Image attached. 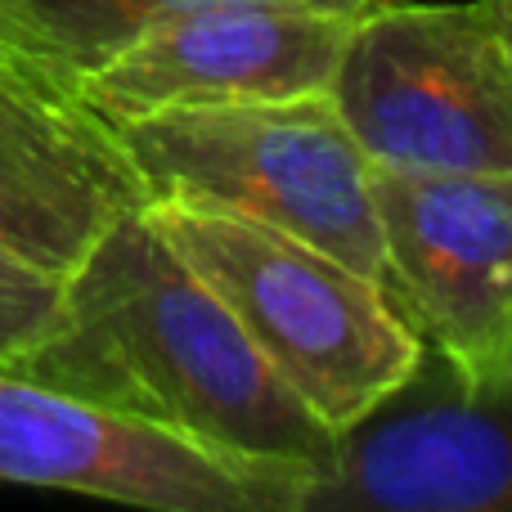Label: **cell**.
<instances>
[{
    "label": "cell",
    "mask_w": 512,
    "mask_h": 512,
    "mask_svg": "<svg viewBox=\"0 0 512 512\" xmlns=\"http://www.w3.org/2000/svg\"><path fill=\"white\" fill-rule=\"evenodd\" d=\"M9 369L288 481L301 512L337 468V432L292 396L144 212L81 256L54 319Z\"/></svg>",
    "instance_id": "obj_1"
},
{
    "label": "cell",
    "mask_w": 512,
    "mask_h": 512,
    "mask_svg": "<svg viewBox=\"0 0 512 512\" xmlns=\"http://www.w3.org/2000/svg\"><path fill=\"white\" fill-rule=\"evenodd\" d=\"M144 216L225 301L292 396L333 432L414 373L423 337L378 279L230 207L153 198Z\"/></svg>",
    "instance_id": "obj_2"
},
{
    "label": "cell",
    "mask_w": 512,
    "mask_h": 512,
    "mask_svg": "<svg viewBox=\"0 0 512 512\" xmlns=\"http://www.w3.org/2000/svg\"><path fill=\"white\" fill-rule=\"evenodd\" d=\"M153 198L243 212L382 283L373 158L328 95L162 108L117 122Z\"/></svg>",
    "instance_id": "obj_3"
},
{
    "label": "cell",
    "mask_w": 512,
    "mask_h": 512,
    "mask_svg": "<svg viewBox=\"0 0 512 512\" xmlns=\"http://www.w3.org/2000/svg\"><path fill=\"white\" fill-rule=\"evenodd\" d=\"M328 99L382 167L512 176V59L486 0H382L355 18Z\"/></svg>",
    "instance_id": "obj_4"
},
{
    "label": "cell",
    "mask_w": 512,
    "mask_h": 512,
    "mask_svg": "<svg viewBox=\"0 0 512 512\" xmlns=\"http://www.w3.org/2000/svg\"><path fill=\"white\" fill-rule=\"evenodd\" d=\"M382 288L472 382L512 378V176L373 162Z\"/></svg>",
    "instance_id": "obj_5"
},
{
    "label": "cell",
    "mask_w": 512,
    "mask_h": 512,
    "mask_svg": "<svg viewBox=\"0 0 512 512\" xmlns=\"http://www.w3.org/2000/svg\"><path fill=\"white\" fill-rule=\"evenodd\" d=\"M149 207L122 126L36 54H0V248L68 279L113 225Z\"/></svg>",
    "instance_id": "obj_6"
},
{
    "label": "cell",
    "mask_w": 512,
    "mask_h": 512,
    "mask_svg": "<svg viewBox=\"0 0 512 512\" xmlns=\"http://www.w3.org/2000/svg\"><path fill=\"white\" fill-rule=\"evenodd\" d=\"M0 481L158 512H301L288 481L0 369Z\"/></svg>",
    "instance_id": "obj_7"
},
{
    "label": "cell",
    "mask_w": 512,
    "mask_h": 512,
    "mask_svg": "<svg viewBox=\"0 0 512 512\" xmlns=\"http://www.w3.org/2000/svg\"><path fill=\"white\" fill-rule=\"evenodd\" d=\"M512 512V378L472 382L423 346L414 373L337 432L306 512Z\"/></svg>",
    "instance_id": "obj_8"
},
{
    "label": "cell",
    "mask_w": 512,
    "mask_h": 512,
    "mask_svg": "<svg viewBox=\"0 0 512 512\" xmlns=\"http://www.w3.org/2000/svg\"><path fill=\"white\" fill-rule=\"evenodd\" d=\"M355 18L360 14L288 0L185 9L140 27L77 81L113 122H135L162 108L328 95Z\"/></svg>",
    "instance_id": "obj_9"
},
{
    "label": "cell",
    "mask_w": 512,
    "mask_h": 512,
    "mask_svg": "<svg viewBox=\"0 0 512 512\" xmlns=\"http://www.w3.org/2000/svg\"><path fill=\"white\" fill-rule=\"evenodd\" d=\"M203 5H230V0H18V14L32 27L36 45L59 63L63 72L81 77L99 59L122 50L140 27L158 18L185 14ZM288 5H319L342 14H369L382 0H288Z\"/></svg>",
    "instance_id": "obj_10"
},
{
    "label": "cell",
    "mask_w": 512,
    "mask_h": 512,
    "mask_svg": "<svg viewBox=\"0 0 512 512\" xmlns=\"http://www.w3.org/2000/svg\"><path fill=\"white\" fill-rule=\"evenodd\" d=\"M59 283L63 279L0 248V369H9L45 333L59 306Z\"/></svg>",
    "instance_id": "obj_11"
},
{
    "label": "cell",
    "mask_w": 512,
    "mask_h": 512,
    "mask_svg": "<svg viewBox=\"0 0 512 512\" xmlns=\"http://www.w3.org/2000/svg\"><path fill=\"white\" fill-rule=\"evenodd\" d=\"M0 54H36V59H50V54L36 45V36H32V27L23 23V14H18V0H0Z\"/></svg>",
    "instance_id": "obj_12"
},
{
    "label": "cell",
    "mask_w": 512,
    "mask_h": 512,
    "mask_svg": "<svg viewBox=\"0 0 512 512\" xmlns=\"http://www.w3.org/2000/svg\"><path fill=\"white\" fill-rule=\"evenodd\" d=\"M486 14H490L499 45H504V54L512 59V0H486Z\"/></svg>",
    "instance_id": "obj_13"
}]
</instances>
